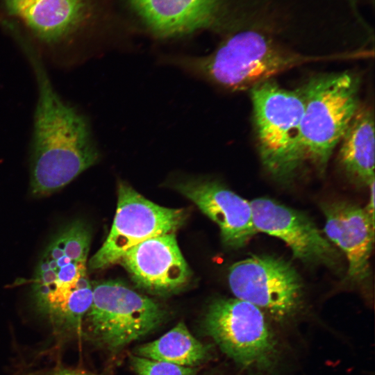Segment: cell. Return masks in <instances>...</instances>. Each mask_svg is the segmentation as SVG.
<instances>
[{"label": "cell", "mask_w": 375, "mask_h": 375, "mask_svg": "<svg viewBox=\"0 0 375 375\" xmlns=\"http://www.w3.org/2000/svg\"><path fill=\"white\" fill-rule=\"evenodd\" d=\"M38 76L31 190L35 195H45L95 164L99 153L85 118L62 101L40 69Z\"/></svg>", "instance_id": "6da1fadb"}, {"label": "cell", "mask_w": 375, "mask_h": 375, "mask_svg": "<svg viewBox=\"0 0 375 375\" xmlns=\"http://www.w3.org/2000/svg\"><path fill=\"white\" fill-rule=\"evenodd\" d=\"M321 59L294 52L264 33L246 30L228 36L207 56L181 57L174 63L212 84L238 92L250 90L283 72Z\"/></svg>", "instance_id": "7a4b0ae2"}, {"label": "cell", "mask_w": 375, "mask_h": 375, "mask_svg": "<svg viewBox=\"0 0 375 375\" xmlns=\"http://www.w3.org/2000/svg\"><path fill=\"white\" fill-rule=\"evenodd\" d=\"M249 91L262 164L275 180L287 183L305 160L301 88L288 90L270 79Z\"/></svg>", "instance_id": "3957f363"}, {"label": "cell", "mask_w": 375, "mask_h": 375, "mask_svg": "<svg viewBox=\"0 0 375 375\" xmlns=\"http://www.w3.org/2000/svg\"><path fill=\"white\" fill-rule=\"evenodd\" d=\"M359 78L351 72L317 75L301 88L304 107L301 138L305 160L326 170L359 108Z\"/></svg>", "instance_id": "277c9868"}, {"label": "cell", "mask_w": 375, "mask_h": 375, "mask_svg": "<svg viewBox=\"0 0 375 375\" xmlns=\"http://www.w3.org/2000/svg\"><path fill=\"white\" fill-rule=\"evenodd\" d=\"M90 242L88 226L74 221L55 235L36 267L32 280L35 307L58 333H69V298L86 274Z\"/></svg>", "instance_id": "5b68a950"}, {"label": "cell", "mask_w": 375, "mask_h": 375, "mask_svg": "<svg viewBox=\"0 0 375 375\" xmlns=\"http://www.w3.org/2000/svg\"><path fill=\"white\" fill-rule=\"evenodd\" d=\"M85 315L88 332L99 345L118 352L157 328L165 319L164 308L118 281L97 283Z\"/></svg>", "instance_id": "8992f818"}, {"label": "cell", "mask_w": 375, "mask_h": 375, "mask_svg": "<svg viewBox=\"0 0 375 375\" xmlns=\"http://www.w3.org/2000/svg\"><path fill=\"white\" fill-rule=\"evenodd\" d=\"M203 328L222 351L240 366L265 370L277 356V342L263 311L238 298L218 299L208 307Z\"/></svg>", "instance_id": "52a82bcc"}, {"label": "cell", "mask_w": 375, "mask_h": 375, "mask_svg": "<svg viewBox=\"0 0 375 375\" xmlns=\"http://www.w3.org/2000/svg\"><path fill=\"white\" fill-rule=\"evenodd\" d=\"M228 281L235 298L265 310L277 321L294 315L302 303L303 283L288 261L271 255H252L234 263Z\"/></svg>", "instance_id": "ba28073f"}, {"label": "cell", "mask_w": 375, "mask_h": 375, "mask_svg": "<svg viewBox=\"0 0 375 375\" xmlns=\"http://www.w3.org/2000/svg\"><path fill=\"white\" fill-rule=\"evenodd\" d=\"M117 194L112 228L101 247L89 260L90 269L118 262L126 251L149 238L174 233L186 219L184 210L157 205L124 181H119Z\"/></svg>", "instance_id": "9c48e42d"}, {"label": "cell", "mask_w": 375, "mask_h": 375, "mask_svg": "<svg viewBox=\"0 0 375 375\" xmlns=\"http://www.w3.org/2000/svg\"><path fill=\"white\" fill-rule=\"evenodd\" d=\"M250 203L257 231L281 240L294 258L303 262L336 267L337 250L308 215L268 198H258Z\"/></svg>", "instance_id": "30bf717a"}, {"label": "cell", "mask_w": 375, "mask_h": 375, "mask_svg": "<svg viewBox=\"0 0 375 375\" xmlns=\"http://www.w3.org/2000/svg\"><path fill=\"white\" fill-rule=\"evenodd\" d=\"M173 187L218 225L226 247L241 248L258 232L250 202L219 182L190 177L176 180Z\"/></svg>", "instance_id": "8fae6325"}, {"label": "cell", "mask_w": 375, "mask_h": 375, "mask_svg": "<svg viewBox=\"0 0 375 375\" xmlns=\"http://www.w3.org/2000/svg\"><path fill=\"white\" fill-rule=\"evenodd\" d=\"M118 262L138 287L153 294L176 292L190 276L174 233L151 238L133 246Z\"/></svg>", "instance_id": "7c38bea8"}, {"label": "cell", "mask_w": 375, "mask_h": 375, "mask_svg": "<svg viewBox=\"0 0 375 375\" xmlns=\"http://www.w3.org/2000/svg\"><path fill=\"white\" fill-rule=\"evenodd\" d=\"M321 208L326 219L324 233L348 260V278L363 282L370 275L374 222L365 208L347 201L326 202Z\"/></svg>", "instance_id": "4fadbf2b"}, {"label": "cell", "mask_w": 375, "mask_h": 375, "mask_svg": "<svg viewBox=\"0 0 375 375\" xmlns=\"http://www.w3.org/2000/svg\"><path fill=\"white\" fill-rule=\"evenodd\" d=\"M3 8L40 40L56 43L81 28L91 8L89 0H3Z\"/></svg>", "instance_id": "5bb4252c"}, {"label": "cell", "mask_w": 375, "mask_h": 375, "mask_svg": "<svg viewBox=\"0 0 375 375\" xmlns=\"http://www.w3.org/2000/svg\"><path fill=\"white\" fill-rule=\"evenodd\" d=\"M158 37L180 36L209 28L217 20L222 0H129Z\"/></svg>", "instance_id": "9a60e30c"}, {"label": "cell", "mask_w": 375, "mask_h": 375, "mask_svg": "<svg viewBox=\"0 0 375 375\" xmlns=\"http://www.w3.org/2000/svg\"><path fill=\"white\" fill-rule=\"evenodd\" d=\"M374 142L373 112L359 106L340 142L339 160L350 178L369 187L374 182Z\"/></svg>", "instance_id": "2e32d148"}, {"label": "cell", "mask_w": 375, "mask_h": 375, "mask_svg": "<svg viewBox=\"0 0 375 375\" xmlns=\"http://www.w3.org/2000/svg\"><path fill=\"white\" fill-rule=\"evenodd\" d=\"M133 354L191 367L203 364L211 357L210 347L197 340L183 322L157 340L138 346Z\"/></svg>", "instance_id": "e0dca14e"}, {"label": "cell", "mask_w": 375, "mask_h": 375, "mask_svg": "<svg viewBox=\"0 0 375 375\" xmlns=\"http://www.w3.org/2000/svg\"><path fill=\"white\" fill-rule=\"evenodd\" d=\"M131 365L138 375H197V368L151 360L131 354Z\"/></svg>", "instance_id": "ac0fdd59"}, {"label": "cell", "mask_w": 375, "mask_h": 375, "mask_svg": "<svg viewBox=\"0 0 375 375\" xmlns=\"http://www.w3.org/2000/svg\"><path fill=\"white\" fill-rule=\"evenodd\" d=\"M43 375H94V374H92L81 372V371H77V370L60 369H56V370L49 372Z\"/></svg>", "instance_id": "d6986e66"}]
</instances>
